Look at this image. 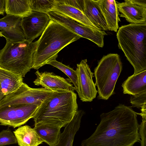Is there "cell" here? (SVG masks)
Returning <instances> with one entry per match:
<instances>
[{
	"label": "cell",
	"mask_w": 146,
	"mask_h": 146,
	"mask_svg": "<svg viewBox=\"0 0 146 146\" xmlns=\"http://www.w3.org/2000/svg\"><path fill=\"white\" fill-rule=\"evenodd\" d=\"M42 102L17 104L0 107V125L15 128L33 118Z\"/></svg>",
	"instance_id": "52a82bcc"
},
{
	"label": "cell",
	"mask_w": 146,
	"mask_h": 146,
	"mask_svg": "<svg viewBox=\"0 0 146 146\" xmlns=\"http://www.w3.org/2000/svg\"><path fill=\"white\" fill-rule=\"evenodd\" d=\"M35 74L37 77L33 83L36 85L41 86L53 92L75 90L69 78H65L52 72H40L38 70Z\"/></svg>",
	"instance_id": "4fadbf2b"
},
{
	"label": "cell",
	"mask_w": 146,
	"mask_h": 146,
	"mask_svg": "<svg viewBox=\"0 0 146 146\" xmlns=\"http://www.w3.org/2000/svg\"><path fill=\"white\" fill-rule=\"evenodd\" d=\"M5 12L7 15L23 18L32 12L30 5L29 0H5Z\"/></svg>",
	"instance_id": "7402d4cb"
},
{
	"label": "cell",
	"mask_w": 146,
	"mask_h": 146,
	"mask_svg": "<svg viewBox=\"0 0 146 146\" xmlns=\"http://www.w3.org/2000/svg\"><path fill=\"white\" fill-rule=\"evenodd\" d=\"M137 115L131 107L123 104L102 113L95 131L81 146H133L140 141Z\"/></svg>",
	"instance_id": "6da1fadb"
},
{
	"label": "cell",
	"mask_w": 146,
	"mask_h": 146,
	"mask_svg": "<svg viewBox=\"0 0 146 146\" xmlns=\"http://www.w3.org/2000/svg\"><path fill=\"white\" fill-rule=\"evenodd\" d=\"M86 59L82 60L77 64L76 68L78 81L77 91L82 102H91L96 97L98 91L92 80L94 73L91 71Z\"/></svg>",
	"instance_id": "30bf717a"
},
{
	"label": "cell",
	"mask_w": 146,
	"mask_h": 146,
	"mask_svg": "<svg viewBox=\"0 0 146 146\" xmlns=\"http://www.w3.org/2000/svg\"><path fill=\"white\" fill-rule=\"evenodd\" d=\"M33 129L43 142L53 146L59 139L61 128L46 125H35Z\"/></svg>",
	"instance_id": "603a6c76"
},
{
	"label": "cell",
	"mask_w": 146,
	"mask_h": 146,
	"mask_svg": "<svg viewBox=\"0 0 146 146\" xmlns=\"http://www.w3.org/2000/svg\"><path fill=\"white\" fill-rule=\"evenodd\" d=\"M130 102L132 107L140 108L146 104V91L135 96H132L130 98Z\"/></svg>",
	"instance_id": "4316f807"
},
{
	"label": "cell",
	"mask_w": 146,
	"mask_h": 146,
	"mask_svg": "<svg viewBox=\"0 0 146 146\" xmlns=\"http://www.w3.org/2000/svg\"><path fill=\"white\" fill-rule=\"evenodd\" d=\"M82 110H77L71 121L65 127L58 140L53 146H72L74 136L80 127L81 119L84 114Z\"/></svg>",
	"instance_id": "e0dca14e"
},
{
	"label": "cell",
	"mask_w": 146,
	"mask_h": 146,
	"mask_svg": "<svg viewBox=\"0 0 146 146\" xmlns=\"http://www.w3.org/2000/svg\"><path fill=\"white\" fill-rule=\"evenodd\" d=\"M23 83L21 75L0 68L1 91L4 96L18 90Z\"/></svg>",
	"instance_id": "d6986e66"
},
{
	"label": "cell",
	"mask_w": 146,
	"mask_h": 146,
	"mask_svg": "<svg viewBox=\"0 0 146 146\" xmlns=\"http://www.w3.org/2000/svg\"><path fill=\"white\" fill-rule=\"evenodd\" d=\"M22 19L8 15L0 19V30L5 39L16 42L25 40L21 25Z\"/></svg>",
	"instance_id": "5bb4252c"
},
{
	"label": "cell",
	"mask_w": 146,
	"mask_h": 146,
	"mask_svg": "<svg viewBox=\"0 0 146 146\" xmlns=\"http://www.w3.org/2000/svg\"><path fill=\"white\" fill-rule=\"evenodd\" d=\"M17 143V141L15 135L9 129L3 130L0 132V146Z\"/></svg>",
	"instance_id": "484cf974"
},
{
	"label": "cell",
	"mask_w": 146,
	"mask_h": 146,
	"mask_svg": "<svg viewBox=\"0 0 146 146\" xmlns=\"http://www.w3.org/2000/svg\"><path fill=\"white\" fill-rule=\"evenodd\" d=\"M48 64L56 67L65 74L68 77L74 86L75 90L77 92L78 89V81L76 70H74L69 66L64 64L56 60L50 61Z\"/></svg>",
	"instance_id": "cb8c5ba5"
},
{
	"label": "cell",
	"mask_w": 146,
	"mask_h": 146,
	"mask_svg": "<svg viewBox=\"0 0 146 146\" xmlns=\"http://www.w3.org/2000/svg\"><path fill=\"white\" fill-rule=\"evenodd\" d=\"M83 12L90 21L98 29L108 30L97 0H84Z\"/></svg>",
	"instance_id": "9a60e30c"
},
{
	"label": "cell",
	"mask_w": 146,
	"mask_h": 146,
	"mask_svg": "<svg viewBox=\"0 0 146 146\" xmlns=\"http://www.w3.org/2000/svg\"><path fill=\"white\" fill-rule=\"evenodd\" d=\"M78 109L77 95L74 91L54 92L37 110L33 118L34 125L65 127Z\"/></svg>",
	"instance_id": "7a4b0ae2"
},
{
	"label": "cell",
	"mask_w": 146,
	"mask_h": 146,
	"mask_svg": "<svg viewBox=\"0 0 146 146\" xmlns=\"http://www.w3.org/2000/svg\"><path fill=\"white\" fill-rule=\"evenodd\" d=\"M60 1L67 5L76 7L80 10L83 11L84 0H59Z\"/></svg>",
	"instance_id": "f1b7e54d"
},
{
	"label": "cell",
	"mask_w": 146,
	"mask_h": 146,
	"mask_svg": "<svg viewBox=\"0 0 146 146\" xmlns=\"http://www.w3.org/2000/svg\"><path fill=\"white\" fill-rule=\"evenodd\" d=\"M54 11L77 22L80 25L98 29L90 21L82 11L74 7L64 4L59 0H55Z\"/></svg>",
	"instance_id": "ac0fdd59"
},
{
	"label": "cell",
	"mask_w": 146,
	"mask_h": 146,
	"mask_svg": "<svg viewBox=\"0 0 146 146\" xmlns=\"http://www.w3.org/2000/svg\"><path fill=\"white\" fill-rule=\"evenodd\" d=\"M30 5L32 11L47 13L54 10L55 0H29Z\"/></svg>",
	"instance_id": "d4e9b609"
},
{
	"label": "cell",
	"mask_w": 146,
	"mask_h": 146,
	"mask_svg": "<svg viewBox=\"0 0 146 146\" xmlns=\"http://www.w3.org/2000/svg\"><path fill=\"white\" fill-rule=\"evenodd\" d=\"M139 133L141 138V146H146V118H142V121L139 126Z\"/></svg>",
	"instance_id": "83f0119b"
},
{
	"label": "cell",
	"mask_w": 146,
	"mask_h": 146,
	"mask_svg": "<svg viewBox=\"0 0 146 146\" xmlns=\"http://www.w3.org/2000/svg\"><path fill=\"white\" fill-rule=\"evenodd\" d=\"M122 69V63L117 54L104 56L98 61L94 73L98 99L108 100L114 94L115 84Z\"/></svg>",
	"instance_id": "8992f818"
},
{
	"label": "cell",
	"mask_w": 146,
	"mask_h": 146,
	"mask_svg": "<svg viewBox=\"0 0 146 146\" xmlns=\"http://www.w3.org/2000/svg\"><path fill=\"white\" fill-rule=\"evenodd\" d=\"M13 132L19 146H38L43 142L33 128L27 125L19 127Z\"/></svg>",
	"instance_id": "ffe728a7"
},
{
	"label": "cell",
	"mask_w": 146,
	"mask_h": 146,
	"mask_svg": "<svg viewBox=\"0 0 146 146\" xmlns=\"http://www.w3.org/2000/svg\"><path fill=\"white\" fill-rule=\"evenodd\" d=\"M5 0H0V15H4L5 12Z\"/></svg>",
	"instance_id": "f546056e"
},
{
	"label": "cell",
	"mask_w": 146,
	"mask_h": 146,
	"mask_svg": "<svg viewBox=\"0 0 146 146\" xmlns=\"http://www.w3.org/2000/svg\"><path fill=\"white\" fill-rule=\"evenodd\" d=\"M50 19L47 14L33 11L28 16L22 18L21 25L25 40L30 42L41 35Z\"/></svg>",
	"instance_id": "8fae6325"
},
{
	"label": "cell",
	"mask_w": 146,
	"mask_h": 146,
	"mask_svg": "<svg viewBox=\"0 0 146 146\" xmlns=\"http://www.w3.org/2000/svg\"><path fill=\"white\" fill-rule=\"evenodd\" d=\"M99 7L106 22L108 30L117 32L120 21L117 1L115 0H98Z\"/></svg>",
	"instance_id": "2e32d148"
},
{
	"label": "cell",
	"mask_w": 146,
	"mask_h": 146,
	"mask_svg": "<svg viewBox=\"0 0 146 146\" xmlns=\"http://www.w3.org/2000/svg\"><path fill=\"white\" fill-rule=\"evenodd\" d=\"M6 39L0 50V68L25 77L32 69L37 41L16 42Z\"/></svg>",
	"instance_id": "5b68a950"
},
{
	"label": "cell",
	"mask_w": 146,
	"mask_h": 146,
	"mask_svg": "<svg viewBox=\"0 0 146 146\" xmlns=\"http://www.w3.org/2000/svg\"><path fill=\"white\" fill-rule=\"evenodd\" d=\"M116 36L119 48L133 66V74L146 70V23L122 26Z\"/></svg>",
	"instance_id": "277c9868"
},
{
	"label": "cell",
	"mask_w": 146,
	"mask_h": 146,
	"mask_svg": "<svg viewBox=\"0 0 146 146\" xmlns=\"http://www.w3.org/2000/svg\"><path fill=\"white\" fill-rule=\"evenodd\" d=\"M141 108V113H137V114L141 115L142 118H146V104L143 105Z\"/></svg>",
	"instance_id": "4dcf8cb0"
},
{
	"label": "cell",
	"mask_w": 146,
	"mask_h": 146,
	"mask_svg": "<svg viewBox=\"0 0 146 146\" xmlns=\"http://www.w3.org/2000/svg\"><path fill=\"white\" fill-rule=\"evenodd\" d=\"M3 35H2L1 32L0 31V37H3Z\"/></svg>",
	"instance_id": "d6a6232c"
},
{
	"label": "cell",
	"mask_w": 146,
	"mask_h": 146,
	"mask_svg": "<svg viewBox=\"0 0 146 146\" xmlns=\"http://www.w3.org/2000/svg\"><path fill=\"white\" fill-rule=\"evenodd\" d=\"M4 96L1 94V88L0 86V101L3 98Z\"/></svg>",
	"instance_id": "1f68e13d"
},
{
	"label": "cell",
	"mask_w": 146,
	"mask_h": 146,
	"mask_svg": "<svg viewBox=\"0 0 146 146\" xmlns=\"http://www.w3.org/2000/svg\"><path fill=\"white\" fill-rule=\"evenodd\" d=\"M81 37L61 25L50 19L37 40L32 68L38 70L56 60L59 52Z\"/></svg>",
	"instance_id": "3957f363"
},
{
	"label": "cell",
	"mask_w": 146,
	"mask_h": 146,
	"mask_svg": "<svg viewBox=\"0 0 146 146\" xmlns=\"http://www.w3.org/2000/svg\"><path fill=\"white\" fill-rule=\"evenodd\" d=\"M117 3L121 13L120 17L125 18L131 24L146 23V0H125Z\"/></svg>",
	"instance_id": "7c38bea8"
},
{
	"label": "cell",
	"mask_w": 146,
	"mask_h": 146,
	"mask_svg": "<svg viewBox=\"0 0 146 146\" xmlns=\"http://www.w3.org/2000/svg\"><path fill=\"white\" fill-rule=\"evenodd\" d=\"M122 86L124 94L132 96L146 91V70L129 77Z\"/></svg>",
	"instance_id": "44dd1931"
},
{
	"label": "cell",
	"mask_w": 146,
	"mask_h": 146,
	"mask_svg": "<svg viewBox=\"0 0 146 146\" xmlns=\"http://www.w3.org/2000/svg\"><path fill=\"white\" fill-rule=\"evenodd\" d=\"M53 92L44 88H31L23 83L18 90L3 97L0 101V107L42 102Z\"/></svg>",
	"instance_id": "9c48e42d"
},
{
	"label": "cell",
	"mask_w": 146,
	"mask_h": 146,
	"mask_svg": "<svg viewBox=\"0 0 146 146\" xmlns=\"http://www.w3.org/2000/svg\"><path fill=\"white\" fill-rule=\"evenodd\" d=\"M46 14L51 20L61 25L81 38L90 40L99 47H103L104 36L107 35L104 31L80 25L55 11Z\"/></svg>",
	"instance_id": "ba28073f"
}]
</instances>
